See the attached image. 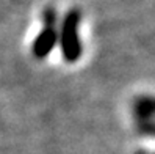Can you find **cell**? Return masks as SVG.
I'll use <instances>...</instances> for the list:
<instances>
[{"instance_id": "cell-1", "label": "cell", "mask_w": 155, "mask_h": 154, "mask_svg": "<svg viewBox=\"0 0 155 154\" xmlns=\"http://www.w3.org/2000/svg\"><path fill=\"white\" fill-rule=\"evenodd\" d=\"M80 21H81V13L77 8L69 10L61 21V27L58 32V43L63 58L68 63H75L81 57V41L78 33Z\"/></svg>"}, {"instance_id": "cell-3", "label": "cell", "mask_w": 155, "mask_h": 154, "mask_svg": "<svg viewBox=\"0 0 155 154\" xmlns=\"http://www.w3.org/2000/svg\"><path fill=\"white\" fill-rule=\"evenodd\" d=\"M57 21H58V16L57 11L53 10L52 6H47L42 13V24L44 27H55L57 29Z\"/></svg>"}, {"instance_id": "cell-2", "label": "cell", "mask_w": 155, "mask_h": 154, "mask_svg": "<svg viewBox=\"0 0 155 154\" xmlns=\"http://www.w3.org/2000/svg\"><path fill=\"white\" fill-rule=\"evenodd\" d=\"M58 43V30L55 27H44L33 41L31 53L35 58L42 60L53 50Z\"/></svg>"}]
</instances>
